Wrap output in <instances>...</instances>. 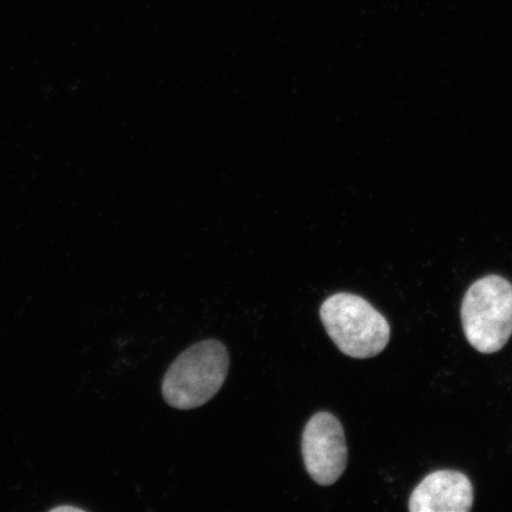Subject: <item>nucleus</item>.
Instances as JSON below:
<instances>
[{
    "label": "nucleus",
    "mask_w": 512,
    "mask_h": 512,
    "mask_svg": "<svg viewBox=\"0 0 512 512\" xmlns=\"http://www.w3.org/2000/svg\"><path fill=\"white\" fill-rule=\"evenodd\" d=\"M228 369V350L221 342L210 339L192 345L166 373L162 387L164 399L182 411L206 405L219 393Z\"/></svg>",
    "instance_id": "nucleus-1"
},
{
    "label": "nucleus",
    "mask_w": 512,
    "mask_h": 512,
    "mask_svg": "<svg viewBox=\"0 0 512 512\" xmlns=\"http://www.w3.org/2000/svg\"><path fill=\"white\" fill-rule=\"evenodd\" d=\"M320 318L332 342L352 358L381 354L390 339V326L382 313L366 299L337 293L320 307Z\"/></svg>",
    "instance_id": "nucleus-2"
},
{
    "label": "nucleus",
    "mask_w": 512,
    "mask_h": 512,
    "mask_svg": "<svg viewBox=\"0 0 512 512\" xmlns=\"http://www.w3.org/2000/svg\"><path fill=\"white\" fill-rule=\"evenodd\" d=\"M467 341L482 354H494L512 335V285L498 275L476 281L462 305Z\"/></svg>",
    "instance_id": "nucleus-3"
},
{
    "label": "nucleus",
    "mask_w": 512,
    "mask_h": 512,
    "mask_svg": "<svg viewBox=\"0 0 512 512\" xmlns=\"http://www.w3.org/2000/svg\"><path fill=\"white\" fill-rule=\"evenodd\" d=\"M307 472L319 485L337 482L348 464V447L341 422L328 412L312 416L303 433Z\"/></svg>",
    "instance_id": "nucleus-4"
},
{
    "label": "nucleus",
    "mask_w": 512,
    "mask_h": 512,
    "mask_svg": "<svg viewBox=\"0 0 512 512\" xmlns=\"http://www.w3.org/2000/svg\"><path fill=\"white\" fill-rule=\"evenodd\" d=\"M473 488L464 473L440 470L430 473L409 498L411 512H467L472 509Z\"/></svg>",
    "instance_id": "nucleus-5"
}]
</instances>
